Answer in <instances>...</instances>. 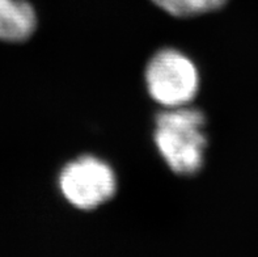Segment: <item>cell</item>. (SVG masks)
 <instances>
[{
	"label": "cell",
	"mask_w": 258,
	"mask_h": 257,
	"mask_svg": "<svg viewBox=\"0 0 258 257\" xmlns=\"http://www.w3.org/2000/svg\"><path fill=\"white\" fill-rule=\"evenodd\" d=\"M206 117L198 109L169 108L156 116L155 143L165 163L177 175L191 176L205 162Z\"/></svg>",
	"instance_id": "obj_1"
},
{
	"label": "cell",
	"mask_w": 258,
	"mask_h": 257,
	"mask_svg": "<svg viewBox=\"0 0 258 257\" xmlns=\"http://www.w3.org/2000/svg\"><path fill=\"white\" fill-rule=\"evenodd\" d=\"M151 97L167 108L185 107L200 88L196 65L173 49H164L151 59L146 70Z\"/></svg>",
	"instance_id": "obj_2"
},
{
	"label": "cell",
	"mask_w": 258,
	"mask_h": 257,
	"mask_svg": "<svg viewBox=\"0 0 258 257\" xmlns=\"http://www.w3.org/2000/svg\"><path fill=\"white\" fill-rule=\"evenodd\" d=\"M59 188L72 206L93 210L114 197L117 180L113 170L102 160L83 157L63 168Z\"/></svg>",
	"instance_id": "obj_3"
},
{
	"label": "cell",
	"mask_w": 258,
	"mask_h": 257,
	"mask_svg": "<svg viewBox=\"0 0 258 257\" xmlns=\"http://www.w3.org/2000/svg\"><path fill=\"white\" fill-rule=\"evenodd\" d=\"M37 28L36 12L25 0H0V39L21 42Z\"/></svg>",
	"instance_id": "obj_4"
},
{
	"label": "cell",
	"mask_w": 258,
	"mask_h": 257,
	"mask_svg": "<svg viewBox=\"0 0 258 257\" xmlns=\"http://www.w3.org/2000/svg\"><path fill=\"white\" fill-rule=\"evenodd\" d=\"M161 10L177 17L200 16L222 8L228 0H152Z\"/></svg>",
	"instance_id": "obj_5"
}]
</instances>
